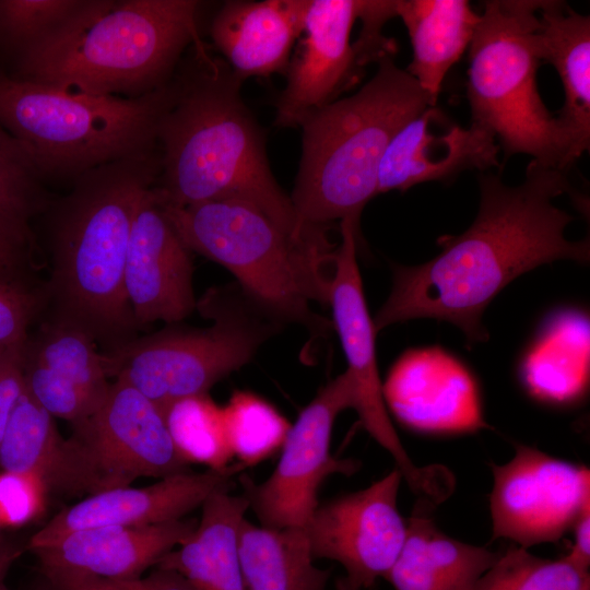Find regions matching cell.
<instances>
[{"label": "cell", "instance_id": "1", "mask_svg": "<svg viewBox=\"0 0 590 590\" xmlns=\"http://www.w3.org/2000/svg\"><path fill=\"white\" fill-rule=\"evenodd\" d=\"M479 185V211L467 231L438 238L441 250L425 263L392 267L376 331L432 318L457 326L470 342L485 341L483 312L512 280L555 260L589 261V239L565 237L574 217L553 202L564 193L581 200L565 172L531 160L518 186L493 173H481Z\"/></svg>", "mask_w": 590, "mask_h": 590}, {"label": "cell", "instance_id": "2", "mask_svg": "<svg viewBox=\"0 0 590 590\" xmlns=\"http://www.w3.org/2000/svg\"><path fill=\"white\" fill-rule=\"evenodd\" d=\"M243 82L202 39L185 52L157 126L156 199L170 206L244 201L297 239L317 235L297 227L290 196L272 174L264 134L241 98Z\"/></svg>", "mask_w": 590, "mask_h": 590}, {"label": "cell", "instance_id": "3", "mask_svg": "<svg viewBox=\"0 0 590 590\" xmlns=\"http://www.w3.org/2000/svg\"><path fill=\"white\" fill-rule=\"evenodd\" d=\"M160 162L156 149L97 166L52 208L50 320L81 329L107 351L134 339L125 266L135 209Z\"/></svg>", "mask_w": 590, "mask_h": 590}, {"label": "cell", "instance_id": "4", "mask_svg": "<svg viewBox=\"0 0 590 590\" xmlns=\"http://www.w3.org/2000/svg\"><path fill=\"white\" fill-rule=\"evenodd\" d=\"M196 0H87L17 57L21 80L94 96L137 98L166 85L200 40Z\"/></svg>", "mask_w": 590, "mask_h": 590}, {"label": "cell", "instance_id": "5", "mask_svg": "<svg viewBox=\"0 0 590 590\" xmlns=\"http://www.w3.org/2000/svg\"><path fill=\"white\" fill-rule=\"evenodd\" d=\"M377 64L356 93L311 111L298 125L302 155L290 199L302 233L359 216L377 196L378 169L390 140L413 117L436 106L393 55Z\"/></svg>", "mask_w": 590, "mask_h": 590}, {"label": "cell", "instance_id": "6", "mask_svg": "<svg viewBox=\"0 0 590 590\" xmlns=\"http://www.w3.org/2000/svg\"><path fill=\"white\" fill-rule=\"evenodd\" d=\"M158 201V200H157ZM190 249L231 271L243 292L281 322L324 334L331 324L312 311L329 303L337 245L327 232L297 239L256 206L217 200L188 206L160 203Z\"/></svg>", "mask_w": 590, "mask_h": 590}, {"label": "cell", "instance_id": "7", "mask_svg": "<svg viewBox=\"0 0 590 590\" xmlns=\"http://www.w3.org/2000/svg\"><path fill=\"white\" fill-rule=\"evenodd\" d=\"M173 79L137 98L94 96L0 72V125L42 179H72L106 163L154 151Z\"/></svg>", "mask_w": 590, "mask_h": 590}, {"label": "cell", "instance_id": "8", "mask_svg": "<svg viewBox=\"0 0 590 590\" xmlns=\"http://www.w3.org/2000/svg\"><path fill=\"white\" fill-rule=\"evenodd\" d=\"M543 0H487L469 45L472 123L491 131L504 161L527 154L566 172L579 157L536 86L539 9Z\"/></svg>", "mask_w": 590, "mask_h": 590}, {"label": "cell", "instance_id": "9", "mask_svg": "<svg viewBox=\"0 0 590 590\" xmlns=\"http://www.w3.org/2000/svg\"><path fill=\"white\" fill-rule=\"evenodd\" d=\"M196 308L210 327L167 328L103 353L108 378L137 389L163 413L249 363L282 323L239 286L211 288Z\"/></svg>", "mask_w": 590, "mask_h": 590}, {"label": "cell", "instance_id": "10", "mask_svg": "<svg viewBox=\"0 0 590 590\" xmlns=\"http://www.w3.org/2000/svg\"><path fill=\"white\" fill-rule=\"evenodd\" d=\"M359 216L340 221V244L333 258L329 303L354 390V405L364 429L392 457L403 481L423 500L437 506L452 492V474L444 467H418L396 432L382 396L376 357V329L364 296L357 264Z\"/></svg>", "mask_w": 590, "mask_h": 590}, {"label": "cell", "instance_id": "11", "mask_svg": "<svg viewBox=\"0 0 590 590\" xmlns=\"http://www.w3.org/2000/svg\"><path fill=\"white\" fill-rule=\"evenodd\" d=\"M354 390L344 371L327 382L299 413L281 448L271 475L256 483L247 474L238 479L243 496L260 521L273 529L305 528L319 506L318 491L332 474H354L359 462L331 455L337 416L353 409Z\"/></svg>", "mask_w": 590, "mask_h": 590}, {"label": "cell", "instance_id": "12", "mask_svg": "<svg viewBox=\"0 0 590 590\" xmlns=\"http://www.w3.org/2000/svg\"><path fill=\"white\" fill-rule=\"evenodd\" d=\"M72 429L95 493L189 470L158 406L121 381L114 380L101 404Z\"/></svg>", "mask_w": 590, "mask_h": 590}, {"label": "cell", "instance_id": "13", "mask_svg": "<svg viewBox=\"0 0 590 590\" xmlns=\"http://www.w3.org/2000/svg\"><path fill=\"white\" fill-rule=\"evenodd\" d=\"M491 468L492 540L507 539L524 548L556 542L590 506V471L586 465L516 445L508 462L491 463Z\"/></svg>", "mask_w": 590, "mask_h": 590}, {"label": "cell", "instance_id": "14", "mask_svg": "<svg viewBox=\"0 0 590 590\" xmlns=\"http://www.w3.org/2000/svg\"><path fill=\"white\" fill-rule=\"evenodd\" d=\"M369 0H308L304 38L286 70V85L275 103L274 125L298 127L311 111L337 101L363 75L364 68L377 62L379 54L359 36L352 42L356 20L364 15Z\"/></svg>", "mask_w": 590, "mask_h": 590}, {"label": "cell", "instance_id": "15", "mask_svg": "<svg viewBox=\"0 0 590 590\" xmlns=\"http://www.w3.org/2000/svg\"><path fill=\"white\" fill-rule=\"evenodd\" d=\"M402 481L394 468L363 489L319 504L304 528L314 559L338 562L361 590L385 578L406 535V519L398 509Z\"/></svg>", "mask_w": 590, "mask_h": 590}, {"label": "cell", "instance_id": "16", "mask_svg": "<svg viewBox=\"0 0 590 590\" xmlns=\"http://www.w3.org/2000/svg\"><path fill=\"white\" fill-rule=\"evenodd\" d=\"M152 187L134 212L123 275L137 326L178 322L197 305L191 251L168 221Z\"/></svg>", "mask_w": 590, "mask_h": 590}, {"label": "cell", "instance_id": "17", "mask_svg": "<svg viewBox=\"0 0 590 590\" xmlns=\"http://www.w3.org/2000/svg\"><path fill=\"white\" fill-rule=\"evenodd\" d=\"M382 396L404 426L428 434H465L487 428L475 379L440 347L413 349L392 365Z\"/></svg>", "mask_w": 590, "mask_h": 590}, {"label": "cell", "instance_id": "18", "mask_svg": "<svg viewBox=\"0 0 590 590\" xmlns=\"http://www.w3.org/2000/svg\"><path fill=\"white\" fill-rule=\"evenodd\" d=\"M245 467L231 463L223 470L182 471L142 487H118L86 496L62 509L30 540L33 550L63 535L104 526L141 527L180 520L201 507L206 498L231 489L233 479Z\"/></svg>", "mask_w": 590, "mask_h": 590}, {"label": "cell", "instance_id": "19", "mask_svg": "<svg viewBox=\"0 0 590 590\" xmlns=\"http://www.w3.org/2000/svg\"><path fill=\"white\" fill-rule=\"evenodd\" d=\"M440 110L429 106L404 123L387 145L377 177V194L405 191L426 181L452 179L463 170L498 167L500 148L494 134L471 122L434 125Z\"/></svg>", "mask_w": 590, "mask_h": 590}, {"label": "cell", "instance_id": "20", "mask_svg": "<svg viewBox=\"0 0 590 590\" xmlns=\"http://www.w3.org/2000/svg\"><path fill=\"white\" fill-rule=\"evenodd\" d=\"M198 521L175 520L141 526H104L78 530L31 550L40 571L62 570L105 579L142 576L194 531Z\"/></svg>", "mask_w": 590, "mask_h": 590}, {"label": "cell", "instance_id": "21", "mask_svg": "<svg viewBox=\"0 0 590 590\" xmlns=\"http://www.w3.org/2000/svg\"><path fill=\"white\" fill-rule=\"evenodd\" d=\"M307 1H226L211 21V39L244 81L285 73L302 35Z\"/></svg>", "mask_w": 590, "mask_h": 590}, {"label": "cell", "instance_id": "22", "mask_svg": "<svg viewBox=\"0 0 590 590\" xmlns=\"http://www.w3.org/2000/svg\"><path fill=\"white\" fill-rule=\"evenodd\" d=\"M434 506L417 500L406 519L403 546L385 579L394 590H473L499 553L444 533Z\"/></svg>", "mask_w": 590, "mask_h": 590}, {"label": "cell", "instance_id": "23", "mask_svg": "<svg viewBox=\"0 0 590 590\" xmlns=\"http://www.w3.org/2000/svg\"><path fill=\"white\" fill-rule=\"evenodd\" d=\"M3 471L32 474L48 493L84 496L95 493L82 457L58 430L54 417L24 389L0 442Z\"/></svg>", "mask_w": 590, "mask_h": 590}, {"label": "cell", "instance_id": "24", "mask_svg": "<svg viewBox=\"0 0 590 590\" xmlns=\"http://www.w3.org/2000/svg\"><path fill=\"white\" fill-rule=\"evenodd\" d=\"M201 508V518L191 535L155 567L179 573L196 590H246L237 532L249 509L247 499L222 489L210 495Z\"/></svg>", "mask_w": 590, "mask_h": 590}, {"label": "cell", "instance_id": "25", "mask_svg": "<svg viewBox=\"0 0 590 590\" xmlns=\"http://www.w3.org/2000/svg\"><path fill=\"white\" fill-rule=\"evenodd\" d=\"M538 15L539 57L560 78L565 102L557 118L580 156L590 144V17L554 0H543Z\"/></svg>", "mask_w": 590, "mask_h": 590}, {"label": "cell", "instance_id": "26", "mask_svg": "<svg viewBox=\"0 0 590 590\" xmlns=\"http://www.w3.org/2000/svg\"><path fill=\"white\" fill-rule=\"evenodd\" d=\"M413 58L406 72L437 104L444 79L472 40L480 21L467 0H396Z\"/></svg>", "mask_w": 590, "mask_h": 590}, {"label": "cell", "instance_id": "27", "mask_svg": "<svg viewBox=\"0 0 590 590\" xmlns=\"http://www.w3.org/2000/svg\"><path fill=\"white\" fill-rule=\"evenodd\" d=\"M521 378L536 399L567 404L580 399L589 380V321L577 311L550 320L528 350Z\"/></svg>", "mask_w": 590, "mask_h": 590}, {"label": "cell", "instance_id": "28", "mask_svg": "<svg viewBox=\"0 0 590 590\" xmlns=\"http://www.w3.org/2000/svg\"><path fill=\"white\" fill-rule=\"evenodd\" d=\"M237 550L246 590H326L331 577L315 566L304 528L273 529L244 518Z\"/></svg>", "mask_w": 590, "mask_h": 590}, {"label": "cell", "instance_id": "29", "mask_svg": "<svg viewBox=\"0 0 590 590\" xmlns=\"http://www.w3.org/2000/svg\"><path fill=\"white\" fill-rule=\"evenodd\" d=\"M27 356L83 390L101 404L111 382L96 342L79 328L48 320L33 340L26 339Z\"/></svg>", "mask_w": 590, "mask_h": 590}, {"label": "cell", "instance_id": "30", "mask_svg": "<svg viewBox=\"0 0 590 590\" xmlns=\"http://www.w3.org/2000/svg\"><path fill=\"white\" fill-rule=\"evenodd\" d=\"M164 420L177 453L188 464L223 470L231 452L222 406L208 393L179 399L163 410Z\"/></svg>", "mask_w": 590, "mask_h": 590}, {"label": "cell", "instance_id": "31", "mask_svg": "<svg viewBox=\"0 0 590 590\" xmlns=\"http://www.w3.org/2000/svg\"><path fill=\"white\" fill-rule=\"evenodd\" d=\"M227 442L245 468L281 450L292 424L271 403L249 391H235L222 406Z\"/></svg>", "mask_w": 590, "mask_h": 590}, {"label": "cell", "instance_id": "32", "mask_svg": "<svg viewBox=\"0 0 590 590\" xmlns=\"http://www.w3.org/2000/svg\"><path fill=\"white\" fill-rule=\"evenodd\" d=\"M473 590H590V576L565 557L543 558L511 545L499 553Z\"/></svg>", "mask_w": 590, "mask_h": 590}, {"label": "cell", "instance_id": "33", "mask_svg": "<svg viewBox=\"0 0 590 590\" xmlns=\"http://www.w3.org/2000/svg\"><path fill=\"white\" fill-rule=\"evenodd\" d=\"M87 0H0V40L16 55L71 21Z\"/></svg>", "mask_w": 590, "mask_h": 590}, {"label": "cell", "instance_id": "34", "mask_svg": "<svg viewBox=\"0 0 590 590\" xmlns=\"http://www.w3.org/2000/svg\"><path fill=\"white\" fill-rule=\"evenodd\" d=\"M48 208L43 179L21 144L0 125V212L27 223Z\"/></svg>", "mask_w": 590, "mask_h": 590}, {"label": "cell", "instance_id": "35", "mask_svg": "<svg viewBox=\"0 0 590 590\" xmlns=\"http://www.w3.org/2000/svg\"><path fill=\"white\" fill-rule=\"evenodd\" d=\"M23 371L25 390L52 417L74 425L99 405L79 387L27 356L24 346Z\"/></svg>", "mask_w": 590, "mask_h": 590}, {"label": "cell", "instance_id": "36", "mask_svg": "<svg viewBox=\"0 0 590 590\" xmlns=\"http://www.w3.org/2000/svg\"><path fill=\"white\" fill-rule=\"evenodd\" d=\"M42 574L50 590H196L179 573L158 567L146 577L128 579H105L62 570Z\"/></svg>", "mask_w": 590, "mask_h": 590}, {"label": "cell", "instance_id": "37", "mask_svg": "<svg viewBox=\"0 0 590 590\" xmlns=\"http://www.w3.org/2000/svg\"><path fill=\"white\" fill-rule=\"evenodd\" d=\"M48 491L35 475L0 472V524L21 527L38 518L45 507Z\"/></svg>", "mask_w": 590, "mask_h": 590}, {"label": "cell", "instance_id": "38", "mask_svg": "<svg viewBox=\"0 0 590 590\" xmlns=\"http://www.w3.org/2000/svg\"><path fill=\"white\" fill-rule=\"evenodd\" d=\"M40 305V295L21 282L0 279V347H11L27 339L28 326Z\"/></svg>", "mask_w": 590, "mask_h": 590}, {"label": "cell", "instance_id": "39", "mask_svg": "<svg viewBox=\"0 0 590 590\" xmlns=\"http://www.w3.org/2000/svg\"><path fill=\"white\" fill-rule=\"evenodd\" d=\"M32 244L28 224L0 212V279L17 281L14 275L26 263Z\"/></svg>", "mask_w": 590, "mask_h": 590}, {"label": "cell", "instance_id": "40", "mask_svg": "<svg viewBox=\"0 0 590 590\" xmlns=\"http://www.w3.org/2000/svg\"><path fill=\"white\" fill-rule=\"evenodd\" d=\"M24 342L9 347L0 364V442L14 408L25 389L23 371Z\"/></svg>", "mask_w": 590, "mask_h": 590}, {"label": "cell", "instance_id": "41", "mask_svg": "<svg viewBox=\"0 0 590 590\" xmlns=\"http://www.w3.org/2000/svg\"><path fill=\"white\" fill-rule=\"evenodd\" d=\"M570 531L574 533V542L569 553L564 557L579 569L589 571L590 506L582 509Z\"/></svg>", "mask_w": 590, "mask_h": 590}, {"label": "cell", "instance_id": "42", "mask_svg": "<svg viewBox=\"0 0 590 590\" xmlns=\"http://www.w3.org/2000/svg\"><path fill=\"white\" fill-rule=\"evenodd\" d=\"M21 550L14 545L0 547V582L3 581L12 563L19 557Z\"/></svg>", "mask_w": 590, "mask_h": 590}, {"label": "cell", "instance_id": "43", "mask_svg": "<svg viewBox=\"0 0 590 590\" xmlns=\"http://www.w3.org/2000/svg\"><path fill=\"white\" fill-rule=\"evenodd\" d=\"M334 588L335 590H361L352 585L344 576L335 579Z\"/></svg>", "mask_w": 590, "mask_h": 590}, {"label": "cell", "instance_id": "44", "mask_svg": "<svg viewBox=\"0 0 590 590\" xmlns=\"http://www.w3.org/2000/svg\"><path fill=\"white\" fill-rule=\"evenodd\" d=\"M0 590H10L4 583L3 581L0 582ZM39 590H50L48 587L45 588V589H39Z\"/></svg>", "mask_w": 590, "mask_h": 590}, {"label": "cell", "instance_id": "45", "mask_svg": "<svg viewBox=\"0 0 590 590\" xmlns=\"http://www.w3.org/2000/svg\"><path fill=\"white\" fill-rule=\"evenodd\" d=\"M8 349H9V347H7V349L0 347V364H1V362H2V359H3V356H4V354H5V352H7Z\"/></svg>", "mask_w": 590, "mask_h": 590}]
</instances>
